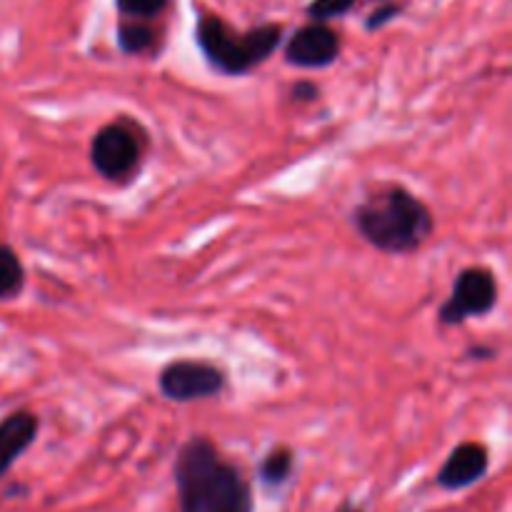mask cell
I'll return each mask as SVG.
<instances>
[{"label":"cell","instance_id":"6da1fadb","mask_svg":"<svg viewBox=\"0 0 512 512\" xmlns=\"http://www.w3.org/2000/svg\"><path fill=\"white\" fill-rule=\"evenodd\" d=\"M180 512H253V490L238 468L220 458L208 438L185 440L175 455Z\"/></svg>","mask_w":512,"mask_h":512},{"label":"cell","instance_id":"7a4b0ae2","mask_svg":"<svg viewBox=\"0 0 512 512\" xmlns=\"http://www.w3.org/2000/svg\"><path fill=\"white\" fill-rule=\"evenodd\" d=\"M353 223L373 248L390 255L415 253L435 230L428 205L398 185L373 193L360 203L353 210Z\"/></svg>","mask_w":512,"mask_h":512},{"label":"cell","instance_id":"3957f363","mask_svg":"<svg viewBox=\"0 0 512 512\" xmlns=\"http://www.w3.org/2000/svg\"><path fill=\"white\" fill-rule=\"evenodd\" d=\"M195 43L210 68L238 78L263 65L278 50L283 43V25L263 23L248 33H238L220 15H200L195 23Z\"/></svg>","mask_w":512,"mask_h":512},{"label":"cell","instance_id":"277c9868","mask_svg":"<svg viewBox=\"0 0 512 512\" xmlns=\"http://www.w3.org/2000/svg\"><path fill=\"white\" fill-rule=\"evenodd\" d=\"M498 305V280L488 268H465L455 278L453 293L440 305V323L463 325L470 318H483Z\"/></svg>","mask_w":512,"mask_h":512},{"label":"cell","instance_id":"5b68a950","mask_svg":"<svg viewBox=\"0 0 512 512\" xmlns=\"http://www.w3.org/2000/svg\"><path fill=\"white\" fill-rule=\"evenodd\" d=\"M160 393L175 403L215 398L225 390L223 370L200 360H175L165 365L158 378Z\"/></svg>","mask_w":512,"mask_h":512},{"label":"cell","instance_id":"8992f818","mask_svg":"<svg viewBox=\"0 0 512 512\" xmlns=\"http://www.w3.org/2000/svg\"><path fill=\"white\" fill-rule=\"evenodd\" d=\"M140 138L123 123H110L95 133L90 143V163L103 178L120 180L140 163Z\"/></svg>","mask_w":512,"mask_h":512},{"label":"cell","instance_id":"52a82bcc","mask_svg":"<svg viewBox=\"0 0 512 512\" xmlns=\"http://www.w3.org/2000/svg\"><path fill=\"white\" fill-rule=\"evenodd\" d=\"M338 55L340 35L325 23H318V20L295 30L290 35L288 45H285V60L303 70L328 68L338 60Z\"/></svg>","mask_w":512,"mask_h":512},{"label":"cell","instance_id":"ba28073f","mask_svg":"<svg viewBox=\"0 0 512 512\" xmlns=\"http://www.w3.org/2000/svg\"><path fill=\"white\" fill-rule=\"evenodd\" d=\"M490 470V453L485 445L480 443H460L443 468L438 470L435 483L443 490H465L470 485L480 483Z\"/></svg>","mask_w":512,"mask_h":512},{"label":"cell","instance_id":"9c48e42d","mask_svg":"<svg viewBox=\"0 0 512 512\" xmlns=\"http://www.w3.org/2000/svg\"><path fill=\"white\" fill-rule=\"evenodd\" d=\"M38 430V415L28 413V410H18L0 423V478H5L8 470L18 463L20 455L35 443Z\"/></svg>","mask_w":512,"mask_h":512},{"label":"cell","instance_id":"30bf717a","mask_svg":"<svg viewBox=\"0 0 512 512\" xmlns=\"http://www.w3.org/2000/svg\"><path fill=\"white\" fill-rule=\"evenodd\" d=\"M295 470V453L290 448H275L260 460L258 465V480L268 490H278L293 478Z\"/></svg>","mask_w":512,"mask_h":512},{"label":"cell","instance_id":"8fae6325","mask_svg":"<svg viewBox=\"0 0 512 512\" xmlns=\"http://www.w3.org/2000/svg\"><path fill=\"white\" fill-rule=\"evenodd\" d=\"M155 40H158V33L148 23H143V20L130 18L118 25V48L125 55L150 53L155 48Z\"/></svg>","mask_w":512,"mask_h":512},{"label":"cell","instance_id":"7c38bea8","mask_svg":"<svg viewBox=\"0 0 512 512\" xmlns=\"http://www.w3.org/2000/svg\"><path fill=\"white\" fill-rule=\"evenodd\" d=\"M25 270L13 248L0 245V300H10L23 290Z\"/></svg>","mask_w":512,"mask_h":512},{"label":"cell","instance_id":"4fadbf2b","mask_svg":"<svg viewBox=\"0 0 512 512\" xmlns=\"http://www.w3.org/2000/svg\"><path fill=\"white\" fill-rule=\"evenodd\" d=\"M170 0H115L120 15L133 20H153L168 8Z\"/></svg>","mask_w":512,"mask_h":512},{"label":"cell","instance_id":"5bb4252c","mask_svg":"<svg viewBox=\"0 0 512 512\" xmlns=\"http://www.w3.org/2000/svg\"><path fill=\"white\" fill-rule=\"evenodd\" d=\"M358 0H310L305 13L310 15V20H318V23H328L333 18H343L345 13L355 8Z\"/></svg>","mask_w":512,"mask_h":512},{"label":"cell","instance_id":"9a60e30c","mask_svg":"<svg viewBox=\"0 0 512 512\" xmlns=\"http://www.w3.org/2000/svg\"><path fill=\"white\" fill-rule=\"evenodd\" d=\"M400 13H403V5H400V3L380 5V8L375 10V13L370 15L368 20H365V30H380V28H383V25L393 23V20L398 18Z\"/></svg>","mask_w":512,"mask_h":512},{"label":"cell","instance_id":"2e32d148","mask_svg":"<svg viewBox=\"0 0 512 512\" xmlns=\"http://www.w3.org/2000/svg\"><path fill=\"white\" fill-rule=\"evenodd\" d=\"M318 85L313 83V80H298V83L290 88V98L295 100V103H313V100H318Z\"/></svg>","mask_w":512,"mask_h":512},{"label":"cell","instance_id":"e0dca14e","mask_svg":"<svg viewBox=\"0 0 512 512\" xmlns=\"http://www.w3.org/2000/svg\"><path fill=\"white\" fill-rule=\"evenodd\" d=\"M335 512H363V510H360L358 505H353V503H343Z\"/></svg>","mask_w":512,"mask_h":512}]
</instances>
